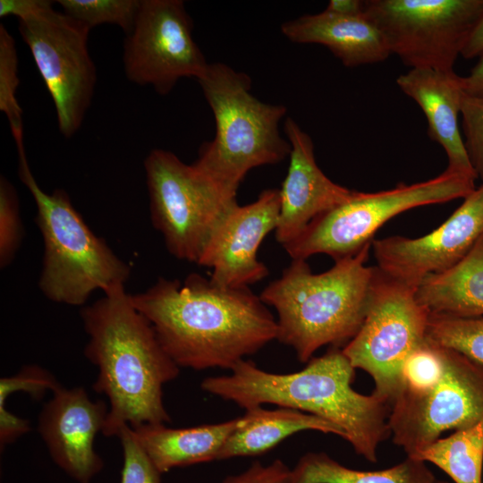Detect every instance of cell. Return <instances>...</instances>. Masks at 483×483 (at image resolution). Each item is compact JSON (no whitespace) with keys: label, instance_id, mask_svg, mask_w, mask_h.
I'll use <instances>...</instances> for the list:
<instances>
[{"label":"cell","instance_id":"15","mask_svg":"<svg viewBox=\"0 0 483 483\" xmlns=\"http://www.w3.org/2000/svg\"><path fill=\"white\" fill-rule=\"evenodd\" d=\"M280 190L263 191L244 206L236 204L211 235L198 265L211 267V282L220 287H250L268 275L258 259L265 237L275 229L280 212Z\"/></svg>","mask_w":483,"mask_h":483},{"label":"cell","instance_id":"11","mask_svg":"<svg viewBox=\"0 0 483 483\" xmlns=\"http://www.w3.org/2000/svg\"><path fill=\"white\" fill-rule=\"evenodd\" d=\"M444 361L435 384L402 389L390 405V436L408 457L414 458L444 432L483 419V366L445 346Z\"/></svg>","mask_w":483,"mask_h":483},{"label":"cell","instance_id":"21","mask_svg":"<svg viewBox=\"0 0 483 483\" xmlns=\"http://www.w3.org/2000/svg\"><path fill=\"white\" fill-rule=\"evenodd\" d=\"M315 430L345 438L337 426L309 413L279 407L267 410L257 406L245 410L237 428L222 448L218 460L264 453L292 435Z\"/></svg>","mask_w":483,"mask_h":483},{"label":"cell","instance_id":"8","mask_svg":"<svg viewBox=\"0 0 483 483\" xmlns=\"http://www.w3.org/2000/svg\"><path fill=\"white\" fill-rule=\"evenodd\" d=\"M153 226L167 250L198 264L214 231L237 203L197 166L156 148L144 161Z\"/></svg>","mask_w":483,"mask_h":483},{"label":"cell","instance_id":"31","mask_svg":"<svg viewBox=\"0 0 483 483\" xmlns=\"http://www.w3.org/2000/svg\"><path fill=\"white\" fill-rule=\"evenodd\" d=\"M61 385L55 377L38 365H25L16 374L0 378V407L16 392L27 393L34 400H41L47 391L54 392Z\"/></svg>","mask_w":483,"mask_h":483},{"label":"cell","instance_id":"24","mask_svg":"<svg viewBox=\"0 0 483 483\" xmlns=\"http://www.w3.org/2000/svg\"><path fill=\"white\" fill-rule=\"evenodd\" d=\"M413 459L433 463L455 483H482L483 419L439 437Z\"/></svg>","mask_w":483,"mask_h":483},{"label":"cell","instance_id":"2","mask_svg":"<svg viewBox=\"0 0 483 483\" xmlns=\"http://www.w3.org/2000/svg\"><path fill=\"white\" fill-rule=\"evenodd\" d=\"M88 335L85 357L97 368L95 392L108 401L102 434L116 436L124 425L171 421L163 397L180 369L161 345L150 322L135 308L125 285L80 309Z\"/></svg>","mask_w":483,"mask_h":483},{"label":"cell","instance_id":"1","mask_svg":"<svg viewBox=\"0 0 483 483\" xmlns=\"http://www.w3.org/2000/svg\"><path fill=\"white\" fill-rule=\"evenodd\" d=\"M179 368L232 369L276 340L275 317L250 287H220L199 274L159 277L131 295Z\"/></svg>","mask_w":483,"mask_h":483},{"label":"cell","instance_id":"20","mask_svg":"<svg viewBox=\"0 0 483 483\" xmlns=\"http://www.w3.org/2000/svg\"><path fill=\"white\" fill-rule=\"evenodd\" d=\"M239 418L215 424L173 428L147 424L132 428L138 441L163 474L172 469L218 460Z\"/></svg>","mask_w":483,"mask_h":483},{"label":"cell","instance_id":"26","mask_svg":"<svg viewBox=\"0 0 483 483\" xmlns=\"http://www.w3.org/2000/svg\"><path fill=\"white\" fill-rule=\"evenodd\" d=\"M63 13L89 30L115 24L128 35L136 21L141 0H59Z\"/></svg>","mask_w":483,"mask_h":483},{"label":"cell","instance_id":"25","mask_svg":"<svg viewBox=\"0 0 483 483\" xmlns=\"http://www.w3.org/2000/svg\"><path fill=\"white\" fill-rule=\"evenodd\" d=\"M427 337L483 366V317L458 318L429 313Z\"/></svg>","mask_w":483,"mask_h":483},{"label":"cell","instance_id":"9","mask_svg":"<svg viewBox=\"0 0 483 483\" xmlns=\"http://www.w3.org/2000/svg\"><path fill=\"white\" fill-rule=\"evenodd\" d=\"M416 291L375 267L363 323L342 349L355 369L373 378V394L389 405L402 389L407 360L427 339L429 312Z\"/></svg>","mask_w":483,"mask_h":483},{"label":"cell","instance_id":"4","mask_svg":"<svg viewBox=\"0 0 483 483\" xmlns=\"http://www.w3.org/2000/svg\"><path fill=\"white\" fill-rule=\"evenodd\" d=\"M371 244L320 274L305 259H292L260 292L277 313L276 340L292 347L300 361L308 362L322 346L345 345L358 333L375 273L366 266Z\"/></svg>","mask_w":483,"mask_h":483},{"label":"cell","instance_id":"16","mask_svg":"<svg viewBox=\"0 0 483 483\" xmlns=\"http://www.w3.org/2000/svg\"><path fill=\"white\" fill-rule=\"evenodd\" d=\"M107 414V403L92 400L84 387L63 386L38 413L37 429L51 459L78 483H89L104 468L94 443Z\"/></svg>","mask_w":483,"mask_h":483},{"label":"cell","instance_id":"17","mask_svg":"<svg viewBox=\"0 0 483 483\" xmlns=\"http://www.w3.org/2000/svg\"><path fill=\"white\" fill-rule=\"evenodd\" d=\"M291 145L288 172L280 190L281 206L275 229L282 246L297 238L318 216L351 200L357 191L331 181L316 162L311 138L292 118L284 123Z\"/></svg>","mask_w":483,"mask_h":483},{"label":"cell","instance_id":"22","mask_svg":"<svg viewBox=\"0 0 483 483\" xmlns=\"http://www.w3.org/2000/svg\"><path fill=\"white\" fill-rule=\"evenodd\" d=\"M416 297L431 314L483 317V235L455 266L424 278Z\"/></svg>","mask_w":483,"mask_h":483},{"label":"cell","instance_id":"10","mask_svg":"<svg viewBox=\"0 0 483 483\" xmlns=\"http://www.w3.org/2000/svg\"><path fill=\"white\" fill-rule=\"evenodd\" d=\"M363 14L404 64L451 72L483 16V0H365Z\"/></svg>","mask_w":483,"mask_h":483},{"label":"cell","instance_id":"36","mask_svg":"<svg viewBox=\"0 0 483 483\" xmlns=\"http://www.w3.org/2000/svg\"><path fill=\"white\" fill-rule=\"evenodd\" d=\"M461 55L466 59L483 55V16L472 30Z\"/></svg>","mask_w":483,"mask_h":483},{"label":"cell","instance_id":"3","mask_svg":"<svg viewBox=\"0 0 483 483\" xmlns=\"http://www.w3.org/2000/svg\"><path fill=\"white\" fill-rule=\"evenodd\" d=\"M354 370L342 349L333 347L288 374L242 360L230 374L206 377L200 386L244 410L269 403L318 416L340 428L356 453L376 462L380 444L390 436V405L373 393L355 391Z\"/></svg>","mask_w":483,"mask_h":483},{"label":"cell","instance_id":"14","mask_svg":"<svg viewBox=\"0 0 483 483\" xmlns=\"http://www.w3.org/2000/svg\"><path fill=\"white\" fill-rule=\"evenodd\" d=\"M483 235V183L436 229L419 238L391 236L373 240L377 267L417 286L430 275L459 263Z\"/></svg>","mask_w":483,"mask_h":483},{"label":"cell","instance_id":"32","mask_svg":"<svg viewBox=\"0 0 483 483\" xmlns=\"http://www.w3.org/2000/svg\"><path fill=\"white\" fill-rule=\"evenodd\" d=\"M461 116L469 159L477 178L483 182V98L464 94Z\"/></svg>","mask_w":483,"mask_h":483},{"label":"cell","instance_id":"13","mask_svg":"<svg viewBox=\"0 0 483 483\" xmlns=\"http://www.w3.org/2000/svg\"><path fill=\"white\" fill-rule=\"evenodd\" d=\"M126 77L169 93L183 77L199 80L208 63L192 37V22L181 0H141L123 47Z\"/></svg>","mask_w":483,"mask_h":483},{"label":"cell","instance_id":"29","mask_svg":"<svg viewBox=\"0 0 483 483\" xmlns=\"http://www.w3.org/2000/svg\"><path fill=\"white\" fill-rule=\"evenodd\" d=\"M444 364V346L427 337L404 365L402 389L421 390L430 386L441 377Z\"/></svg>","mask_w":483,"mask_h":483},{"label":"cell","instance_id":"28","mask_svg":"<svg viewBox=\"0 0 483 483\" xmlns=\"http://www.w3.org/2000/svg\"><path fill=\"white\" fill-rule=\"evenodd\" d=\"M23 238L20 204L14 186L0 178V267L9 266L17 254Z\"/></svg>","mask_w":483,"mask_h":483},{"label":"cell","instance_id":"37","mask_svg":"<svg viewBox=\"0 0 483 483\" xmlns=\"http://www.w3.org/2000/svg\"><path fill=\"white\" fill-rule=\"evenodd\" d=\"M327 12L344 15L355 16L363 13V1L361 0H331L328 2Z\"/></svg>","mask_w":483,"mask_h":483},{"label":"cell","instance_id":"33","mask_svg":"<svg viewBox=\"0 0 483 483\" xmlns=\"http://www.w3.org/2000/svg\"><path fill=\"white\" fill-rule=\"evenodd\" d=\"M222 483H293L292 470L281 460L267 465L255 462L243 472L227 477Z\"/></svg>","mask_w":483,"mask_h":483},{"label":"cell","instance_id":"23","mask_svg":"<svg viewBox=\"0 0 483 483\" xmlns=\"http://www.w3.org/2000/svg\"><path fill=\"white\" fill-rule=\"evenodd\" d=\"M293 483H447L438 480L426 462L406 457L380 470L347 468L325 453H308L292 469Z\"/></svg>","mask_w":483,"mask_h":483},{"label":"cell","instance_id":"30","mask_svg":"<svg viewBox=\"0 0 483 483\" xmlns=\"http://www.w3.org/2000/svg\"><path fill=\"white\" fill-rule=\"evenodd\" d=\"M123 448L120 483H161V472L138 441L129 425L123 426L117 436Z\"/></svg>","mask_w":483,"mask_h":483},{"label":"cell","instance_id":"35","mask_svg":"<svg viewBox=\"0 0 483 483\" xmlns=\"http://www.w3.org/2000/svg\"><path fill=\"white\" fill-rule=\"evenodd\" d=\"M462 86L464 94L483 98V55L468 75L462 76Z\"/></svg>","mask_w":483,"mask_h":483},{"label":"cell","instance_id":"18","mask_svg":"<svg viewBox=\"0 0 483 483\" xmlns=\"http://www.w3.org/2000/svg\"><path fill=\"white\" fill-rule=\"evenodd\" d=\"M396 84L423 111L428 137L437 142L447 156L445 170L477 179L458 124L464 95L462 76L453 71L414 68L399 75Z\"/></svg>","mask_w":483,"mask_h":483},{"label":"cell","instance_id":"7","mask_svg":"<svg viewBox=\"0 0 483 483\" xmlns=\"http://www.w3.org/2000/svg\"><path fill=\"white\" fill-rule=\"evenodd\" d=\"M476 178L445 170L429 180L377 192H360L349 201L315 218L293 241L284 245L292 259L326 254L335 260L372 243L377 231L409 209L465 199Z\"/></svg>","mask_w":483,"mask_h":483},{"label":"cell","instance_id":"19","mask_svg":"<svg viewBox=\"0 0 483 483\" xmlns=\"http://www.w3.org/2000/svg\"><path fill=\"white\" fill-rule=\"evenodd\" d=\"M281 30L292 42L326 47L346 67L383 62L391 54L380 31L363 13L344 16L324 10L286 21Z\"/></svg>","mask_w":483,"mask_h":483},{"label":"cell","instance_id":"34","mask_svg":"<svg viewBox=\"0 0 483 483\" xmlns=\"http://www.w3.org/2000/svg\"><path fill=\"white\" fill-rule=\"evenodd\" d=\"M51 3L47 0H0V17L13 15L21 20L37 13Z\"/></svg>","mask_w":483,"mask_h":483},{"label":"cell","instance_id":"6","mask_svg":"<svg viewBox=\"0 0 483 483\" xmlns=\"http://www.w3.org/2000/svg\"><path fill=\"white\" fill-rule=\"evenodd\" d=\"M19 176L37 207L36 223L44 243L38 280L50 301L83 306L97 290L104 293L125 285L130 266L97 236L64 190L45 192L30 169L25 148L18 149Z\"/></svg>","mask_w":483,"mask_h":483},{"label":"cell","instance_id":"27","mask_svg":"<svg viewBox=\"0 0 483 483\" xmlns=\"http://www.w3.org/2000/svg\"><path fill=\"white\" fill-rule=\"evenodd\" d=\"M20 80L18 55L13 36L4 25L0 26V110L10 123L15 142L23 141L21 109L16 99Z\"/></svg>","mask_w":483,"mask_h":483},{"label":"cell","instance_id":"5","mask_svg":"<svg viewBox=\"0 0 483 483\" xmlns=\"http://www.w3.org/2000/svg\"><path fill=\"white\" fill-rule=\"evenodd\" d=\"M198 80L215 117L216 136L193 164L236 196L250 170L290 155L291 145L279 132L286 107L258 100L250 93L249 75L222 63L209 64Z\"/></svg>","mask_w":483,"mask_h":483},{"label":"cell","instance_id":"12","mask_svg":"<svg viewBox=\"0 0 483 483\" xmlns=\"http://www.w3.org/2000/svg\"><path fill=\"white\" fill-rule=\"evenodd\" d=\"M50 4L18 29L53 99L61 133L72 137L90 106L97 69L88 49L89 29Z\"/></svg>","mask_w":483,"mask_h":483}]
</instances>
